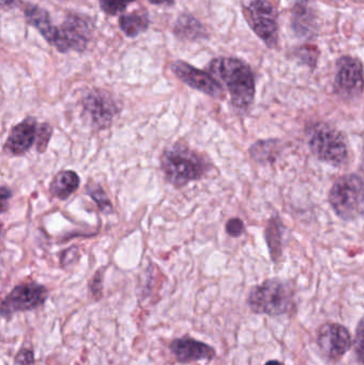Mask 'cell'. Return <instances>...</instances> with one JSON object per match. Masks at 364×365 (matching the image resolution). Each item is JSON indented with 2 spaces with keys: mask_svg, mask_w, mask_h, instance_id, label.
Segmentation results:
<instances>
[{
  "mask_svg": "<svg viewBox=\"0 0 364 365\" xmlns=\"http://www.w3.org/2000/svg\"><path fill=\"white\" fill-rule=\"evenodd\" d=\"M40 124L36 118L27 117L13 126L4 145V152L10 156H23L38 141Z\"/></svg>",
  "mask_w": 364,
  "mask_h": 365,
  "instance_id": "cell-13",
  "label": "cell"
},
{
  "mask_svg": "<svg viewBox=\"0 0 364 365\" xmlns=\"http://www.w3.org/2000/svg\"><path fill=\"white\" fill-rule=\"evenodd\" d=\"M120 109L110 94L93 89L83 98V113L95 130H105L113 123Z\"/></svg>",
  "mask_w": 364,
  "mask_h": 365,
  "instance_id": "cell-10",
  "label": "cell"
},
{
  "mask_svg": "<svg viewBox=\"0 0 364 365\" xmlns=\"http://www.w3.org/2000/svg\"><path fill=\"white\" fill-rule=\"evenodd\" d=\"M173 74L188 87L202 92L211 98H224V87L216 77L209 72L194 68L187 62L177 60L171 64Z\"/></svg>",
  "mask_w": 364,
  "mask_h": 365,
  "instance_id": "cell-11",
  "label": "cell"
},
{
  "mask_svg": "<svg viewBox=\"0 0 364 365\" xmlns=\"http://www.w3.org/2000/svg\"><path fill=\"white\" fill-rule=\"evenodd\" d=\"M265 365H284L282 362L278 361V360H269Z\"/></svg>",
  "mask_w": 364,
  "mask_h": 365,
  "instance_id": "cell-33",
  "label": "cell"
},
{
  "mask_svg": "<svg viewBox=\"0 0 364 365\" xmlns=\"http://www.w3.org/2000/svg\"><path fill=\"white\" fill-rule=\"evenodd\" d=\"M209 72L228 90L231 104L236 110L250 108L256 96V81L245 61L234 57L215 58L209 62Z\"/></svg>",
  "mask_w": 364,
  "mask_h": 365,
  "instance_id": "cell-1",
  "label": "cell"
},
{
  "mask_svg": "<svg viewBox=\"0 0 364 365\" xmlns=\"http://www.w3.org/2000/svg\"><path fill=\"white\" fill-rule=\"evenodd\" d=\"M281 151L280 143L277 139H271V140H260L251 145L249 150L250 156L252 160L260 164H267V163H274L277 160Z\"/></svg>",
  "mask_w": 364,
  "mask_h": 365,
  "instance_id": "cell-21",
  "label": "cell"
},
{
  "mask_svg": "<svg viewBox=\"0 0 364 365\" xmlns=\"http://www.w3.org/2000/svg\"><path fill=\"white\" fill-rule=\"evenodd\" d=\"M282 221L279 216H274L267 223L265 238L271 259L277 263L282 255Z\"/></svg>",
  "mask_w": 364,
  "mask_h": 365,
  "instance_id": "cell-20",
  "label": "cell"
},
{
  "mask_svg": "<svg viewBox=\"0 0 364 365\" xmlns=\"http://www.w3.org/2000/svg\"><path fill=\"white\" fill-rule=\"evenodd\" d=\"M291 24L293 31L298 38H311L318 28V15L314 0H296L293 6Z\"/></svg>",
  "mask_w": 364,
  "mask_h": 365,
  "instance_id": "cell-15",
  "label": "cell"
},
{
  "mask_svg": "<svg viewBox=\"0 0 364 365\" xmlns=\"http://www.w3.org/2000/svg\"><path fill=\"white\" fill-rule=\"evenodd\" d=\"M309 147L318 160L335 167L345 164L348 158L345 138L328 124L318 123L309 132Z\"/></svg>",
  "mask_w": 364,
  "mask_h": 365,
  "instance_id": "cell-6",
  "label": "cell"
},
{
  "mask_svg": "<svg viewBox=\"0 0 364 365\" xmlns=\"http://www.w3.org/2000/svg\"><path fill=\"white\" fill-rule=\"evenodd\" d=\"M316 343L325 357L338 361L352 349V334L343 325L325 323L316 332Z\"/></svg>",
  "mask_w": 364,
  "mask_h": 365,
  "instance_id": "cell-12",
  "label": "cell"
},
{
  "mask_svg": "<svg viewBox=\"0 0 364 365\" xmlns=\"http://www.w3.org/2000/svg\"><path fill=\"white\" fill-rule=\"evenodd\" d=\"M12 197V191L6 186H2L0 189V207L1 212H4L8 208L9 200Z\"/></svg>",
  "mask_w": 364,
  "mask_h": 365,
  "instance_id": "cell-30",
  "label": "cell"
},
{
  "mask_svg": "<svg viewBox=\"0 0 364 365\" xmlns=\"http://www.w3.org/2000/svg\"><path fill=\"white\" fill-rule=\"evenodd\" d=\"M226 231L231 237H239L245 231V225L239 218H232L227 222Z\"/></svg>",
  "mask_w": 364,
  "mask_h": 365,
  "instance_id": "cell-29",
  "label": "cell"
},
{
  "mask_svg": "<svg viewBox=\"0 0 364 365\" xmlns=\"http://www.w3.org/2000/svg\"><path fill=\"white\" fill-rule=\"evenodd\" d=\"M23 4V0H0L2 11L14 10Z\"/></svg>",
  "mask_w": 364,
  "mask_h": 365,
  "instance_id": "cell-31",
  "label": "cell"
},
{
  "mask_svg": "<svg viewBox=\"0 0 364 365\" xmlns=\"http://www.w3.org/2000/svg\"><path fill=\"white\" fill-rule=\"evenodd\" d=\"M241 11L252 31L266 44L277 46L279 12L269 0H241Z\"/></svg>",
  "mask_w": 364,
  "mask_h": 365,
  "instance_id": "cell-5",
  "label": "cell"
},
{
  "mask_svg": "<svg viewBox=\"0 0 364 365\" xmlns=\"http://www.w3.org/2000/svg\"><path fill=\"white\" fill-rule=\"evenodd\" d=\"M24 14L27 23L38 30L48 44L55 47L59 36V27L53 25L48 11L38 4H26Z\"/></svg>",
  "mask_w": 364,
  "mask_h": 365,
  "instance_id": "cell-16",
  "label": "cell"
},
{
  "mask_svg": "<svg viewBox=\"0 0 364 365\" xmlns=\"http://www.w3.org/2000/svg\"><path fill=\"white\" fill-rule=\"evenodd\" d=\"M169 349L177 362L181 364L203 360L212 361L217 356V351L213 346L189 336H184L171 341Z\"/></svg>",
  "mask_w": 364,
  "mask_h": 365,
  "instance_id": "cell-14",
  "label": "cell"
},
{
  "mask_svg": "<svg viewBox=\"0 0 364 365\" xmlns=\"http://www.w3.org/2000/svg\"><path fill=\"white\" fill-rule=\"evenodd\" d=\"M295 58L301 62V64L309 66V68H316L318 63V57H320V49L314 45L306 44L299 46L295 49Z\"/></svg>",
  "mask_w": 364,
  "mask_h": 365,
  "instance_id": "cell-23",
  "label": "cell"
},
{
  "mask_svg": "<svg viewBox=\"0 0 364 365\" xmlns=\"http://www.w3.org/2000/svg\"><path fill=\"white\" fill-rule=\"evenodd\" d=\"M160 168L169 184L175 188H182L189 182L202 179L211 166L200 153L183 143H177L162 152Z\"/></svg>",
  "mask_w": 364,
  "mask_h": 365,
  "instance_id": "cell-2",
  "label": "cell"
},
{
  "mask_svg": "<svg viewBox=\"0 0 364 365\" xmlns=\"http://www.w3.org/2000/svg\"><path fill=\"white\" fill-rule=\"evenodd\" d=\"M354 351L357 361L364 365V317L359 321L355 334Z\"/></svg>",
  "mask_w": 364,
  "mask_h": 365,
  "instance_id": "cell-25",
  "label": "cell"
},
{
  "mask_svg": "<svg viewBox=\"0 0 364 365\" xmlns=\"http://www.w3.org/2000/svg\"><path fill=\"white\" fill-rule=\"evenodd\" d=\"M329 203L343 220H353L364 210V182L356 175L339 178L329 191Z\"/></svg>",
  "mask_w": 364,
  "mask_h": 365,
  "instance_id": "cell-4",
  "label": "cell"
},
{
  "mask_svg": "<svg viewBox=\"0 0 364 365\" xmlns=\"http://www.w3.org/2000/svg\"><path fill=\"white\" fill-rule=\"evenodd\" d=\"M177 38L184 41H199L207 38V29L198 19L192 14H181L173 28Z\"/></svg>",
  "mask_w": 364,
  "mask_h": 365,
  "instance_id": "cell-18",
  "label": "cell"
},
{
  "mask_svg": "<svg viewBox=\"0 0 364 365\" xmlns=\"http://www.w3.org/2000/svg\"><path fill=\"white\" fill-rule=\"evenodd\" d=\"M34 362H36L34 351L29 347H21L13 359V365H34Z\"/></svg>",
  "mask_w": 364,
  "mask_h": 365,
  "instance_id": "cell-28",
  "label": "cell"
},
{
  "mask_svg": "<svg viewBox=\"0 0 364 365\" xmlns=\"http://www.w3.org/2000/svg\"><path fill=\"white\" fill-rule=\"evenodd\" d=\"M333 89L344 100L360 98L364 90V68L359 58L342 56L338 60Z\"/></svg>",
  "mask_w": 364,
  "mask_h": 365,
  "instance_id": "cell-9",
  "label": "cell"
},
{
  "mask_svg": "<svg viewBox=\"0 0 364 365\" xmlns=\"http://www.w3.org/2000/svg\"><path fill=\"white\" fill-rule=\"evenodd\" d=\"M94 34L93 21L87 15L68 13L59 27L55 48L60 53L70 51L83 53L91 42Z\"/></svg>",
  "mask_w": 364,
  "mask_h": 365,
  "instance_id": "cell-7",
  "label": "cell"
},
{
  "mask_svg": "<svg viewBox=\"0 0 364 365\" xmlns=\"http://www.w3.org/2000/svg\"><path fill=\"white\" fill-rule=\"evenodd\" d=\"M247 304L254 314L281 317L295 310V293L288 283L269 279L250 291Z\"/></svg>",
  "mask_w": 364,
  "mask_h": 365,
  "instance_id": "cell-3",
  "label": "cell"
},
{
  "mask_svg": "<svg viewBox=\"0 0 364 365\" xmlns=\"http://www.w3.org/2000/svg\"><path fill=\"white\" fill-rule=\"evenodd\" d=\"M85 189H87L88 195L95 202L96 206H98L100 212L105 215L113 212V203H111L110 199L107 195L106 191L104 190V188L98 182H89Z\"/></svg>",
  "mask_w": 364,
  "mask_h": 365,
  "instance_id": "cell-22",
  "label": "cell"
},
{
  "mask_svg": "<svg viewBox=\"0 0 364 365\" xmlns=\"http://www.w3.org/2000/svg\"><path fill=\"white\" fill-rule=\"evenodd\" d=\"M48 296V289L40 283H21L2 299L0 314L2 319H10L17 313L36 310L44 306Z\"/></svg>",
  "mask_w": 364,
  "mask_h": 365,
  "instance_id": "cell-8",
  "label": "cell"
},
{
  "mask_svg": "<svg viewBox=\"0 0 364 365\" xmlns=\"http://www.w3.org/2000/svg\"><path fill=\"white\" fill-rule=\"evenodd\" d=\"M121 31L128 38H136L149 29L150 17L147 11H135L122 15L119 19Z\"/></svg>",
  "mask_w": 364,
  "mask_h": 365,
  "instance_id": "cell-19",
  "label": "cell"
},
{
  "mask_svg": "<svg viewBox=\"0 0 364 365\" xmlns=\"http://www.w3.org/2000/svg\"><path fill=\"white\" fill-rule=\"evenodd\" d=\"M103 12L107 15L115 16L120 13L124 12L130 4L136 0H98Z\"/></svg>",
  "mask_w": 364,
  "mask_h": 365,
  "instance_id": "cell-24",
  "label": "cell"
},
{
  "mask_svg": "<svg viewBox=\"0 0 364 365\" xmlns=\"http://www.w3.org/2000/svg\"><path fill=\"white\" fill-rule=\"evenodd\" d=\"M51 136H53V128H51V125H49L46 122L40 124L38 141H36V149L38 153H43V152L46 151Z\"/></svg>",
  "mask_w": 364,
  "mask_h": 365,
  "instance_id": "cell-26",
  "label": "cell"
},
{
  "mask_svg": "<svg viewBox=\"0 0 364 365\" xmlns=\"http://www.w3.org/2000/svg\"><path fill=\"white\" fill-rule=\"evenodd\" d=\"M103 269H98L89 282V292L92 299L100 302L103 298Z\"/></svg>",
  "mask_w": 364,
  "mask_h": 365,
  "instance_id": "cell-27",
  "label": "cell"
},
{
  "mask_svg": "<svg viewBox=\"0 0 364 365\" xmlns=\"http://www.w3.org/2000/svg\"><path fill=\"white\" fill-rule=\"evenodd\" d=\"M149 2L155 6H171L175 0H149Z\"/></svg>",
  "mask_w": 364,
  "mask_h": 365,
  "instance_id": "cell-32",
  "label": "cell"
},
{
  "mask_svg": "<svg viewBox=\"0 0 364 365\" xmlns=\"http://www.w3.org/2000/svg\"><path fill=\"white\" fill-rule=\"evenodd\" d=\"M80 178L73 170L60 171L49 185V192L56 199L66 201L78 190Z\"/></svg>",
  "mask_w": 364,
  "mask_h": 365,
  "instance_id": "cell-17",
  "label": "cell"
}]
</instances>
